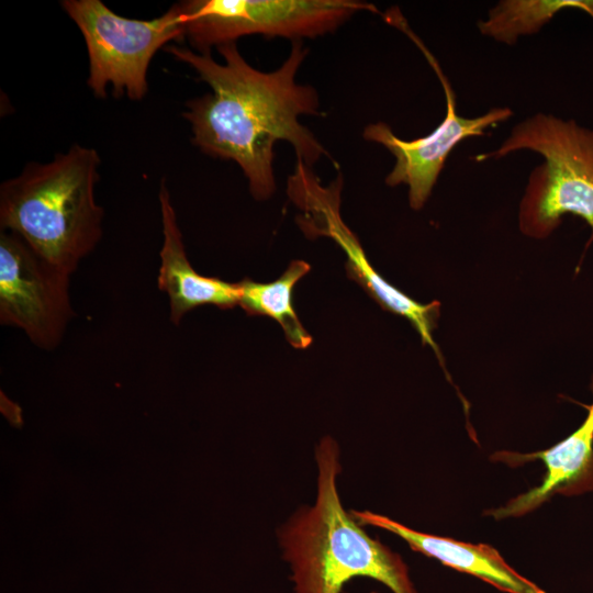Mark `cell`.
Listing matches in <instances>:
<instances>
[{
  "label": "cell",
  "mask_w": 593,
  "mask_h": 593,
  "mask_svg": "<svg viewBox=\"0 0 593 593\" xmlns=\"http://www.w3.org/2000/svg\"><path fill=\"white\" fill-rule=\"evenodd\" d=\"M224 63L210 53L169 45L166 51L192 67L211 92L189 100L182 116L189 121L192 142L204 154L234 160L246 176L257 200L275 191L273 146L287 141L306 168L325 155L321 143L299 122L303 114H320L311 86L300 85L296 72L306 57L301 40L293 41L286 61L275 71L251 67L235 42L216 47Z\"/></svg>",
  "instance_id": "obj_1"
},
{
  "label": "cell",
  "mask_w": 593,
  "mask_h": 593,
  "mask_svg": "<svg viewBox=\"0 0 593 593\" xmlns=\"http://www.w3.org/2000/svg\"><path fill=\"white\" fill-rule=\"evenodd\" d=\"M317 494L278 532L292 570L294 593H340L357 577L381 582L393 593H417L402 557L378 539L343 506L337 490L339 447L324 437L315 449Z\"/></svg>",
  "instance_id": "obj_2"
},
{
  "label": "cell",
  "mask_w": 593,
  "mask_h": 593,
  "mask_svg": "<svg viewBox=\"0 0 593 593\" xmlns=\"http://www.w3.org/2000/svg\"><path fill=\"white\" fill-rule=\"evenodd\" d=\"M100 156L74 144L49 163H27L0 186V227L48 264L72 275L102 237L103 209L94 189Z\"/></svg>",
  "instance_id": "obj_3"
},
{
  "label": "cell",
  "mask_w": 593,
  "mask_h": 593,
  "mask_svg": "<svg viewBox=\"0 0 593 593\" xmlns=\"http://www.w3.org/2000/svg\"><path fill=\"white\" fill-rule=\"evenodd\" d=\"M528 149L544 157L528 179L519 204L518 226L533 238L548 237L571 213L593 232V130L552 114L536 113L517 123L496 149L477 161Z\"/></svg>",
  "instance_id": "obj_4"
},
{
  "label": "cell",
  "mask_w": 593,
  "mask_h": 593,
  "mask_svg": "<svg viewBox=\"0 0 593 593\" xmlns=\"http://www.w3.org/2000/svg\"><path fill=\"white\" fill-rule=\"evenodd\" d=\"M65 12L80 30L89 57L87 85L104 98L108 86L116 97L142 100L155 54L172 40H183L179 4L152 20L121 16L100 0H64Z\"/></svg>",
  "instance_id": "obj_5"
},
{
  "label": "cell",
  "mask_w": 593,
  "mask_h": 593,
  "mask_svg": "<svg viewBox=\"0 0 593 593\" xmlns=\"http://www.w3.org/2000/svg\"><path fill=\"white\" fill-rule=\"evenodd\" d=\"M183 36L198 53L250 34L294 41L333 32L359 11L356 0H193L179 2Z\"/></svg>",
  "instance_id": "obj_6"
},
{
  "label": "cell",
  "mask_w": 593,
  "mask_h": 593,
  "mask_svg": "<svg viewBox=\"0 0 593 593\" xmlns=\"http://www.w3.org/2000/svg\"><path fill=\"white\" fill-rule=\"evenodd\" d=\"M70 276L18 235L1 231L0 323L20 328L40 349L57 348L75 316Z\"/></svg>",
  "instance_id": "obj_7"
},
{
  "label": "cell",
  "mask_w": 593,
  "mask_h": 593,
  "mask_svg": "<svg viewBox=\"0 0 593 593\" xmlns=\"http://www.w3.org/2000/svg\"><path fill=\"white\" fill-rule=\"evenodd\" d=\"M393 25L416 44L437 75L446 97V115L432 133L412 141L398 137L383 122L366 126L363 137L381 144L395 157V165L387 176L385 183L391 187L406 184L410 206L419 210L429 198L454 147L466 138L484 136L489 127L508 120L513 111L510 108H493L480 116H460L457 113L455 92L436 58L402 15L393 21Z\"/></svg>",
  "instance_id": "obj_8"
},
{
  "label": "cell",
  "mask_w": 593,
  "mask_h": 593,
  "mask_svg": "<svg viewBox=\"0 0 593 593\" xmlns=\"http://www.w3.org/2000/svg\"><path fill=\"white\" fill-rule=\"evenodd\" d=\"M305 171V166L298 164L291 197L303 210L299 223L306 234L332 237L347 255L346 271L383 310L403 316L410 321L419 334L423 345H428L435 353L441 368L446 370L444 358L433 337L440 314V302L427 304L416 302L390 284L369 264L357 237L344 224L339 216L338 188H320ZM447 372V370L445 371Z\"/></svg>",
  "instance_id": "obj_9"
},
{
  "label": "cell",
  "mask_w": 593,
  "mask_h": 593,
  "mask_svg": "<svg viewBox=\"0 0 593 593\" xmlns=\"http://www.w3.org/2000/svg\"><path fill=\"white\" fill-rule=\"evenodd\" d=\"M591 389L593 392V379ZM585 407L588 415L581 426L552 447L530 454L502 450L490 457L510 467L541 460L546 474L539 485L511 499L504 506L485 511L484 515L495 519L521 517L556 494L571 496L593 491V402Z\"/></svg>",
  "instance_id": "obj_10"
},
{
  "label": "cell",
  "mask_w": 593,
  "mask_h": 593,
  "mask_svg": "<svg viewBox=\"0 0 593 593\" xmlns=\"http://www.w3.org/2000/svg\"><path fill=\"white\" fill-rule=\"evenodd\" d=\"M158 200L163 245L159 251L157 284L168 296L170 322L178 325L188 312L203 305H213L222 310L238 305L237 282L200 275L191 266L165 179L160 181Z\"/></svg>",
  "instance_id": "obj_11"
},
{
  "label": "cell",
  "mask_w": 593,
  "mask_h": 593,
  "mask_svg": "<svg viewBox=\"0 0 593 593\" xmlns=\"http://www.w3.org/2000/svg\"><path fill=\"white\" fill-rule=\"evenodd\" d=\"M363 526L388 530L414 551L434 558L459 572L471 574L505 593H546L536 583L512 568L490 545L469 544L452 538L422 533L370 511H351Z\"/></svg>",
  "instance_id": "obj_12"
},
{
  "label": "cell",
  "mask_w": 593,
  "mask_h": 593,
  "mask_svg": "<svg viewBox=\"0 0 593 593\" xmlns=\"http://www.w3.org/2000/svg\"><path fill=\"white\" fill-rule=\"evenodd\" d=\"M311 267L303 260H293L287 270L275 281L256 282L249 278L238 281V305L248 315L269 316L280 324L286 338L298 349L307 348L312 336L301 324L293 309L292 293L296 282Z\"/></svg>",
  "instance_id": "obj_13"
},
{
  "label": "cell",
  "mask_w": 593,
  "mask_h": 593,
  "mask_svg": "<svg viewBox=\"0 0 593 593\" xmlns=\"http://www.w3.org/2000/svg\"><path fill=\"white\" fill-rule=\"evenodd\" d=\"M567 9L581 10L593 19V0H502L478 22V29L482 35L512 45L521 36L537 33Z\"/></svg>",
  "instance_id": "obj_14"
}]
</instances>
